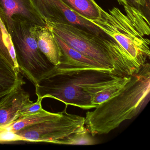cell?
<instances>
[{"mask_svg": "<svg viewBox=\"0 0 150 150\" xmlns=\"http://www.w3.org/2000/svg\"><path fill=\"white\" fill-rule=\"evenodd\" d=\"M108 71L83 67L62 61L35 85L38 99H56L84 110L92 105L96 93L122 79Z\"/></svg>", "mask_w": 150, "mask_h": 150, "instance_id": "obj_1", "label": "cell"}, {"mask_svg": "<svg viewBox=\"0 0 150 150\" xmlns=\"http://www.w3.org/2000/svg\"><path fill=\"white\" fill-rule=\"evenodd\" d=\"M150 65L146 63L117 94L86 113L85 125L93 137L107 134L139 114L149 100Z\"/></svg>", "mask_w": 150, "mask_h": 150, "instance_id": "obj_2", "label": "cell"}, {"mask_svg": "<svg viewBox=\"0 0 150 150\" xmlns=\"http://www.w3.org/2000/svg\"><path fill=\"white\" fill-rule=\"evenodd\" d=\"M45 23L54 35L70 47L118 76H131L140 69L107 34L97 35L69 24Z\"/></svg>", "mask_w": 150, "mask_h": 150, "instance_id": "obj_3", "label": "cell"}, {"mask_svg": "<svg viewBox=\"0 0 150 150\" xmlns=\"http://www.w3.org/2000/svg\"><path fill=\"white\" fill-rule=\"evenodd\" d=\"M125 14L117 8L109 13L100 8V16L88 20L112 38L139 68L150 58L149 21L141 10L124 6Z\"/></svg>", "mask_w": 150, "mask_h": 150, "instance_id": "obj_4", "label": "cell"}, {"mask_svg": "<svg viewBox=\"0 0 150 150\" xmlns=\"http://www.w3.org/2000/svg\"><path fill=\"white\" fill-rule=\"evenodd\" d=\"M34 25L16 20L9 36L19 71L35 86L54 66L39 50L33 34Z\"/></svg>", "mask_w": 150, "mask_h": 150, "instance_id": "obj_5", "label": "cell"}, {"mask_svg": "<svg viewBox=\"0 0 150 150\" xmlns=\"http://www.w3.org/2000/svg\"><path fill=\"white\" fill-rule=\"evenodd\" d=\"M67 106L56 117L41 122L15 132L25 142L60 144L67 137L86 129L85 117L68 113Z\"/></svg>", "mask_w": 150, "mask_h": 150, "instance_id": "obj_6", "label": "cell"}, {"mask_svg": "<svg viewBox=\"0 0 150 150\" xmlns=\"http://www.w3.org/2000/svg\"><path fill=\"white\" fill-rule=\"evenodd\" d=\"M45 22L69 24L97 35H106L88 20L78 15L61 0H31Z\"/></svg>", "mask_w": 150, "mask_h": 150, "instance_id": "obj_7", "label": "cell"}, {"mask_svg": "<svg viewBox=\"0 0 150 150\" xmlns=\"http://www.w3.org/2000/svg\"><path fill=\"white\" fill-rule=\"evenodd\" d=\"M17 20L46 27L31 0H0V21L8 35L13 31L14 21Z\"/></svg>", "mask_w": 150, "mask_h": 150, "instance_id": "obj_8", "label": "cell"}, {"mask_svg": "<svg viewBox=\"0 0 150 150\" xmlns=\"http://www.w3.org/2000/svg\"><path fill=\"white\" fill-rule=\"evenodd\" d=\"M19 85L0 100V127L20 118L26 107L33 103L29 94Z\"/></svg>", "mask_w": 150, "mask_h": 150, "instance_id": "obj_9", "label": "cell"}, {"mask_svg": "<svg viewBox=\"0 0 150 150\" xmlns=\"http://www.w3.org/2000/svg\"><path fill=\"white\" fill-rule=\"evenodd\" d=\"M33 32L40 51L53 65L60 64L63 54L52 31L47 26L34 25Z\"/></svg>", "mask_w": 150, "mask_h": 150, "instance_id": "obj_10", "label": "cell"}, {"mask_svg": "<svg viewBox=\"0 0 150 150\" xmlns=\"http://www.w3.org/2000/svg\"><path fill=\"white\" fill-rule=\"evenodd\" d=\"M25 83L20 71L0 55V99Z\"/></svg>", "mask_w": 150, "mask_h": 150, "instance_id": "obj_11", "label": "cell"}, {"mask_svg": "<svg viewBox=\"0 0 150 150\" xmlns=\"http://www.w3.org/2000/svg\"><path fill=\"white\" fill-rule=\"evenodd\" d=\"M53 35L59 46L60 47L61 52L63 54L61 62L64 61L67 63L83 67L110 71L113 72L112 71L104 68L99 63L90 59L75 49L70 47L57 36L54 34Z\"/></svg>", "mask_w": 150, "mask_h": 150, "instance_id": "obj_12", "label": "cell"}, {"mask_svg": "<svg viewBox=\"0 0 150 150\" xmlns=\"http://www.w3.org/2000/svg\"><path fill=\"white\" fill-rule=\"evenodd\" d=\"M59 113L60 112L52 113L42 109L38 112L20 117L12 123L0 127V128L15 133L28 126L56 117L59 115Z\"/></svg>", "mask_w": 150, "mask_h": 150, "instance_id": "obj_13", "label": "cell"}, {"mask_svg": "<svg viewBox=\"0 0 150 150\" xmlns=\"http://www.w3.org/2000/svg\"><path fill=\"white\" fill-rule=\"evenodd\" d=\"M76 14L88 20H95L100 16V7L94 0H61Z\"/></svg>", "mask_w": 150, "mask_h": 150, "instance_id": "obj_14", "label": "cell"}, {"mask_svg": "<svg viewBox=\"0 0 150 150\" xmlns=\"http://www.w3.org/2000/svg\"><path fill=\"white\" fill-rule=\"evenodd\" d=\"M131 76L123 77L116 83L105 88L96 93L92 99V104L95 108L103 102L109 100L120 93L127 82L130 80Z\"/></svg>", "mask_w": 150, "mask_h": 150, "instance_id": "obj_15", "label": "cell"}, {"mask_svg": "<svg viewBox=\"0 0 150 150\" xmlns=\"http://www.w3.org/2000/svg\"><path fill=\"white\" fill-rule=\"evenodd\" d=\"M5 30L0 21V55L20 71L10 36Z\"/></svg>", "mask_w": 150, "mask_h": 150, "instance_id": "obj_16", "label": "cell"}, {"mask_svg": "<svg viewBox=\"0 0 150 150\" xmlns=\"http://www.w3.org/2000/svg\"><path fill=\"white\" fill-rule=\"evenodd\" d=\"M90 132L86 129L83 131L77 132L67 137L60 142V144L91 145L96 144Z\"/></svg>", "mask_w": 150, "mask_h": 150, "instance_id": "obj_17", "label": "cell"}, {"mask_svg": "<svg viewBox=\"0 0 150 150\" xmlns=\"http://www.w3.org/2000/svg\"><path fill=\"white\" fill-rule=\"evenodd\" d=\"M24 141V139L12 131L0 128V144Z\"/></svg>", "mask_w": 150, "mask_h": 150, "instance_id": "obj_18", "label": "cell"}, {"mask_svg": "<svg viewBox=\"0 0 150 150\" xmlns=\"http://www.w3.org/2000/svg\"><path fill=\"white\" fill-rule=\"evenodd\" d=\"M119 5L123 6H130L140 10L141 7L144 6L146 0H117Z\"/></svg>", "mask_w": 150, "mask_h": 150, "instance_id": "obj_19", "label": "cell"}]
</instances>
